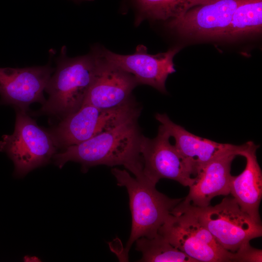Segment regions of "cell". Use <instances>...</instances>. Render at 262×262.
I'll use <instances>...</instances> for the list:
<instances>
[{
    "label": "cell",
    "instance_id": "obj_15",
    "mask_svg": "<svg viewBox=\"0 0 262 262\" xmlns=\"http://www.w3.org/2000/svg\"><path fill=\"white\" fill-rule=\"evenodd\" d=\"M155 118L175 141L174 145L189 163L195 177L202 167L230 144L220 143L194 134L174 123L165 114L157 113Z\"/></svg>",
    "mask_w": 262,
    "mask_h": 262
},
{
    "label": "cell",
    "instance_id": "obj_13",
    "mask_svg": "<svg viewBox=\"0 0 262 262\" xmlns=\"http://www.w3.org/2000/svg\"><path fill=\"white\" fill-rule=\"evenodd\" d=\"M95 76L82 104L103 109L124 105L131 100V93L139 84L131 74L105 61L98 52Z\"/></svg>",
    "mask_w": 262,
    "mask_h": 262
},
{
    "label": "cell",
    "instance_id": "obj_17",
    "mask_svg": "<svg viewBox=\"0 0 262 262\" xmlns=\"http://www.w3.org/2000/svg\"><path fill=\"white\" fill-rule=\"evenodd\" d=\"M135 242L136 249L142 255L139 262H197L175 248L158 233L152 238H139Z\"/></svg>",
    "mask_w": 262,
    "mask_h": 262
},
{
    "label": "cell",
    "instance_id": "obj_10",
    "mask_svg": "<svg viewBox=\"0 0 262 262\" xmlns=\"http://www.w3.org/2000/svg\"><path fill=\"white\" fill-rule=\"evenodd\" d=\"M241 0H212L171 19L168 25L182 35L200 39H223Z\"/></svg>",
    "mask_w": 262,
    "mask_h": 262
},
{
    "label": "cell",
    "instance_id": "obj_11",
    "mask_svg": "<svg viewBox=\"0 0 262 262\" xmlns=\"http://www.w3.org/2000/svg\"><path fill=\"white\" fill-rule=\"evenodd\" d=\"M179 50L176 47L151 55L147 53L145 46L140 45L131 55L118 54L106 49L99 53L108 63L131 74L139 84L148 85L166 93L165 82L168 76L176 71L173 59Z\"/></svg>",
    "mask_w": 262,
    "mask_h": 262
},
{
    "label": "cell",
    "instance_id": "obj_2",
    "mask_svg": "<svg viewBox=\"0 0 262 262\" xmlns=\"http://www.w3.org/2000/svg\"><path fill=\"white\" fill-rule=\"evenodd\" d=\"M98 52L68 57L62 49L55 71L50 76L45 91L49 98L37 113L61 119L77 111L82 106L96 72Z\"/></svg>",
    "mask_w": 262,
    "mask_h": 262
},
{
    "label": "cell",
    "instance_id": "obj_3",
    "mask_svg": "<svg viewBox=\"0 0 262 262\" xmlns=\"http://www.w3.org/2000/svg\"><path fill=\"white\" fill-rule=\"evenodd\" d=\"M111 172L117 184L125 187L129 196L131 231L122 253L127 259L133 244L139 238L156 236L171 211L183 198H170L159 192L155 184L133 178L125 170L115 167Z\"/></svg>",
    "mask_w": 262,
    "mask_h": 262
},
{
    "label": "cell",
    "instance_id": "obj_1",
    "mask_svg": "<svg viewBox=\"0 0 262 262\" xmlns=\"http://www.w3.org/2000/svg\"><path fill=\"white\" fill-rule=\"evenodd\" d=\"M134 118L101 132L80 144L67 147L53 157L62 168L68 161L80 163L85 172L92 166L122 165L136 178L143 180V163L140 151L142 136Z\"/></svg>",
    "mask_w": 262,
    "mask_h": 262
},
{
    "label": "cell",
    "instance_id": "obj_8",
    "mask_svg": "<svg viewBox=\"0 0 262 262\" xmlns=\"http://www.w3.org/2000/svg\"><path fill=\"white\" fill-rule=\"evenodd\" d=\"M170 137L161 124L155 137L142 135L140 151L144 176L155 184L162 179H168L189 187L196 180L193 171L175 145L170 143Z\"/></svg>",
    "mask_w": 262,
    "mask_h": 262
},
{
    "label": "cell",
    "instance_id": "obj_7",
    "mask_svg": "<svg viewBox=\"0 0 262 262\" xmlns=\"http://www.w3.org/2000/svg\"><path fill=\"white\" fill-rule=\"evenodd\" d=\"M186 203L218 244L229 251L234 252L262 235V225L244 212L233 197H225L215 206L200 207Z\"/></svg>",
    "mask_w": 262,
    "mask_h": 262
},
{
    "label": "cell",
    "instance_id": "obj_19",
    "mask_svg": "<svg viewBox=\"0 0 262 262\" xmlns=\"http://www.w3.org/2000/svg\"><path fill=\"white\" fill-rule=\"evenodd\" d=\"M232 262H262V250L252 247L247 242L233 252Z\"/></svg>",
    "mask_w": 262,
    "mask_h": 262
},
{
    "label": "cell",
    "instance_id": "obj_5",
    "mask_svg": "<svg viewBox=\"0 0 262 262\" xmlns=\"http://www.w3.org/2000/svg\"><path fill=\"white\" fill-rule=\"evenodd\" d=\"M15 110L14 132L2 136L0 151L6 153L12 160L15 175L21 177L48 163L58 147L50 131L39 126L27 112Z\"/></svg>",
    "mask_w": 262,
    "mask_h": 262
},
{
    "label": "cell",
    "instance_id": "obj_12",
    "mask_svg": "<svg viewBox=\"0 0 262 262\" xmlns=\"http://www.w3.org/2000/svg\"><path fill=\"white\" fill-rule=\"evenodd\" d=\"M245 144L228 147L213 159L197 174L194 183L189 187V192L183 201L196 207H206L216 196L230 194L229 184L232 162L240 155Z\"/></svg>",
    "mask_w": 262,
    "mask_h": 262
},
{
    "label": "cell",
    "instance_id": "obj_16",
    "mask_svg": "<svg viewBox=\"0 0 262 262\" xmlns=\"http://www.w3.org/2000/svg\"><path fill=\"white\" fill-rule=\"evenodd\" d=\"M262 0H241L223 39H233L261 33Z\"/></svg>",
    "mask_w": 262,
    "mask_h": 262
},
{
    "label": "cell",
    "instance_id": "obj_14",
    "mask_svg": "<svg viewBox=\"0 0 262 262\" xmlns=\"http://www.w3.org/2000/svg\"><path fill=\"white\" fill-rule=\"evenodd\" d=\"M259 146L252 141L245 143L240 156L246 159L243 172L231 176L229 191L240 208L256 223L262 225L259 207L262 198V172L256 151Z\"/></svg>",
    "mask_w": 262,
    "mask_h": 262
},
{
    "label": "cell",
    "instance_id": "obj_4",
    "mask_svg": "<svg viewBox=\"0 0 262 262\" xmlns=\"http://www.w3.org/2000/svg\"><path fill=\"white\" fill-rule=\"evenodd\" d=\"M183 199L171 211L158 233L197 262H232L233 252L218 244Z\"/></svg>",
    "mask_w": 262,
    "mask_h": 262
},
{
    "label": "cell",
    "instance_id": "obj_9",
    "mask_svg": "<svg viewBox=\"0 0 262 262\" xmlns=\"http://www.w3.org/2000/svg\"><path fill=\"white\" fill-rule=\"evenodd\" d=\"M54 69L49 64L24 68L0 67V105L27 112L31 104H43V93Z\"/></svg>",
    "mask_w": 262,
    "mask_h": 262
},
{
    "label": "cell",
    "instance_id": "obj_6",
    "mask_svg": "<svg viewBox=\"0 0 262 262\" xmlns=\"http://www.w3.org/2000/svg\"><path fill=\"white\" fill-rule=\"evenodd\" d=\"M140 112V107L133 100L110 109L82 104L77 111L62 118L50 132L58 148L64 149L122 123L138 118Z\"/></svg>",
    "mask_w": 262,
    "mask_h": 262
},
{
    "label": "cell",
    "instance_id": "obj_18",
    "mask_svg": "<svg viewBox=\"0 0 262 262\" xmlns=\"http://www.w3.org/2000/svg\"><path fill=\"white\" fill-rule=\"evenodd\" d=\"M212 0H135L145 17L166 20L178 18L190 9Z\"/></svg>",
    "mask_w": 262,
    "mask_h": 262
}]
</instances>
